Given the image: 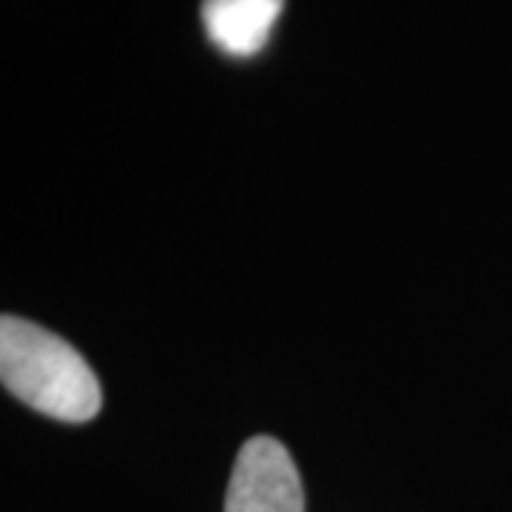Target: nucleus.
<instances>
[{
    "mask_svg": "<svg viewBox=\"0 0 512 512\" xmlns=\"http://www.w3.org/2000/svg\"><path fill=\"white\" fill-rule=\"evenodd\" d=\"M0 379L15 399L69 424L94 419L103 404L89 362L66 339L20 316L0 319Z\"/></svg>",
    "mask_w": 512,
    "mask_h": 512,
    "instance_id": "f257e3e1",
    "label": "nucleus"
},
{
    "mask_svg": "<svg viewBox=\"0 0 512 512\" xmlns=\"http://www.w3.org/2000/svg\"><path fill=\"white\" fill-rule=\"evenodd\" d=\"M225 512H305L302 478L285 444L254 436L242 444L225 493Z\"/></svg>",
    "mask_w": 512,
    "mask_h": 512,
    "instance_id": "f03ea898",
    "label": "nucleus"
},
{
    "mask_svg": "<svg viewBox=\"0 0 512 512\" xmlns=\"http://www.w3.org/2000/svg\"><path fill=\"white\" fill-rule=\"evenodd\" d=\"M282 9L285 0H202V23L225 55L251 57L268 43Z\"/></svg>",
    "mask_w": 512,
    "mask_h": 512,
    "instance_id": "7ed1b4c3",
    "label": "nucleus"
}]
</instances>
